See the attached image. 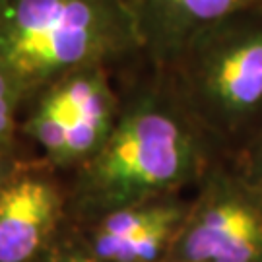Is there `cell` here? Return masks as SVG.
<instances>
[{
  "instance_id": "obj_8",
  "label": "cell",
  "mask_w": 262,
  "mask_h": 262,
  "mask_svg": "<svg viewBox=\"0 0 262 262\" xmlns=\"http://www.w3.org/2000/svg\"><path fill=\"white\" fill-rule=\"evenodd\" d=\"M231 159L253 179L256 185L262 187V130Z\"/></svg>"
},
{
  "instance_id": "obj_12",
  "label": "cell",
  "mask_w": 262,
  "mask_h": 262,
  "mask_svg": "<svg viewBox=\"0 0 262 262\" xmlns=\"http://www.w3.org/2000/svg\"><path fill=\"white\" fill-rule=\"evenodd\" d=\"M12 167H14V165H12L10 158H0V192H2V188H4V183H6V179H8Z\"/></svg>"
},
{
  "instance_id": "obj_6",
  "label": "cell",
  "mask_w": 262,
  "mask_h": 262,
  "mask_svg": "<svg viewBox=\"0 0 262 262\" xmlns=\"http://www.w3.org/2000/svg\"><path fill=\"white\" fill-rule=\"evenodd\" d=\"M188 206L190 196L158 198L99 215L74 235L99 262H167Z\"/></svg>"
},
{
  "instance_id": "obj_9",
  "label": "cell",
  "mask_w": 262,
  "mask_h": 262,
  "mask_svg": "<svg viewBox=\"0 0 262 262\" xmlns=\"http://www.w3.org/2000/svg\"><path fill=\"white\" fill-rule=\"evenodd\" d=\"M19 101H0V158H10L16 136V109Z\"/></svg>"
},
{
  "instance_id": "obj_11",
  "label": "cell",
  "mask_w": 262,
  "mask_h": 262,
  "mask_svg": "<svg viewBox=\"0 0 262 262\" xmlns=\"http://www.w3.org/2000/svg\"><path fill=\"white\" fill-rule=\"evenodd\" d=\"M26 94L18 80L0 66V101H24Z\"/></svg>"
},
{
  "instance_id": "obj_2",
  "label": "cell",
  "mask_w": 262,
  "mask_h": 262,
  "mask_svg": "<svg viewBox=\"0 0 262 262\" xmlns=\"http://www.w3.org/2000/svg\"><path fill=\"white\" fill-rule=\"evenodd\" d=\"M142 56L122 0H2L0 66L24 94L88 66L115 68Z\"/></svg>"
},
{
  "instance_id": "obj_7",
  "label": "cell",
  "mask_w": 262,
  "mask_h": 262,
  "mask_svg": "<svg viewBox=\"0 0 262 262\" xmlns=\"http://www.w3.org/2000/svg\"><path fill=\"white\" fill-rule=\"evenodd\" d=\"M136 24L142 56L156 70L167 68L206 28L262 0H122Z\"/></svg>"
},
{
  "instance_id": "obj_1",
  "label": "cell",
  "mask_w": 262,
  "mask_h": 262,
  "mask_svg": "<svg viewBox=\"0 0 262 262\" xmlns=\"http://www.w3.org/2000/svg\"><path fill=\"white\" fill-rule=\"evenodd\" d=\"M150 70L122 95L117 124L103 146L74 169L68 212L78 225L121 208L183 194L225 158L167 76Z\"/></svg>"
},
{
  "instance_id": "obj_10",
  "label": "cell",
  "mask_w": 262,
  "mask_h": 262,
  "mask_svg": "<svg viewBox=\"0 0 262 262\" xmlns=\"http://www.w3.org/2000/svg\"><path fill=\"white\" fill-rule=\"evenodd\" d=\"M43 262H84V251L76 235L56 241L47 251V254H43Z\"/></svg>"
},
{
  "instance_id": "obj_5",
  "label": "cell",
  "mask_w": 262,
  "mask_h": 262,
  "mask_svg": "<svg viewBox=\"0 0 262 262\" xmlns=\"http://www.w3.org/2000/svg\"><path fill=\"white\" fill-rule=\"evenodd\" d=\"M68 188L49 167L14 165L0 192V262H37L56 243Z\"/></svg>"
},
{
  "instance_id": "obj_3",
  "label": "cell",
  "mask_w": 262,
  "mask_h": 262,
  "mask_svg": "<svg viewBox=\"0 0 262 262\" xmlns=\"http://www.w3.org/2000/svg\"><path fill=\"white\" fill-rule=\"evenodd\" d=\"M225 158L262 130V6L200 31L161 70Z\"/></svg>"
},
{
  "instance_id": "obj_13",
  "label": "cell",
  "mask_w": 262,
  "mask_h": 262,
  "mask_svg": "<svg viewBox=\"0 0 262 262\" xmlns=\"http://www.w3.org/2000/svg\"><path fill=\"white\" fill-rule=\"evenodd\" d=\"M0 6H2V0H0Z\"/></svg>"
},
{
  "instance_id": "obj_4",
  "label": "cell",
  "mask_w": 262,
  "mask_h": 262,
  "mask_svg": "<svg viewBox=\"0 0 262 262\" xmlns=\"http://www.w3.org/2000/svg\"><path fill=\"white\" fill-rule=\"evenodd\" d=\"M167 262H262V187L231 158L194 187Z\"/></svg>"
}]
</instances>
